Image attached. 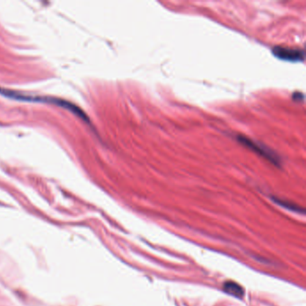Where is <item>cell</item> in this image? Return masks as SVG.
Listing matches in <instances>:
<instances>
[{
  "label": "cell",
  "mask_w": 306,
  "mask_h": 306,
  "mask_svg": "<svg viewBox=\"0 0 306 306\" xmlns=\"http://www.w3.org/2000/svg\"><path fill=\"white\" fill-rule=\"evenodd\" d=\"M0 95H4L7 98H10L13 100L22 101V102H43V103H50L54 105L59 106L64 109H67L69 111L73 112L75 115L79 117L83 121L89 123L88 117L85 115V112L82 111L77 106L69 102L68 101L62 100L59 98L51 97V96H38V95H26L22 94L16 91L12 90L4 89L0 88Z\"/></svg>",
  "instance_id": "cell-1"
},
{
  "label": "cell",
  "mask_w": 306,
  "mask_h": 306,
  "mask_svg": "<svg viewBox=\"0 0 306 306\" xmlns=\"http://www.w3.org/2000/svg\"><path fill=\"white\" fill-rule=\"evenodd\" d=\"M236 139L241 145H243L245 148L253 150L254 152L258 153L259 155L262 156L264 158L267 159L268 161L272 163L276 166L281 165V158H280V155L274 152L272 149L268 148L267 146H265L261 143L254 141L253 139L242 136V135H238Z\"/></svg>",
  "instance_id": "cell-2"
},
{
  "label": "cell",
  "mask_w": 306,
  "mask_h": 306,
  "mask_svg": "<svg viewBox=\"0 0 306 306\" xmlns=\"http://www.w3.org/2000/svg\"><path fill=\"white\" fill-rule=\"evenodd\" d=\"M274 201L277 203V204H279L280 206H284L285 208H287V209H290V210H293V211H299L300 212V207H298V206L295 205V204H293V203H291V202H287V201H281L280 199H274Z\"/></svg>",
  "instance_id": "cell-5"
},
{
  "label": "cell",
  "mask_w": 306,
  "mask_h": 306,
  "mask_svg": "<svg viewBox=\"0 0 306 306\" xmlns=\"http://www.w3.org/2000/svg\"><path fill=\"white\" fill-rule=\"evenodd\" d=\"M293 99L295 101H304L305 100V95L302 93H295L293 95Z\"/></svg>",
  "instance_id": "cell-6"
},
{
  "label": "cell",
  "mask_w": 306,
  "mask_h": 306,
  "mask_svg": "<svg viewBox=\"0 0 306 306\" xmlns=\"http://www.w3.org/2000/svg\"><path fill=\"white\" fill-rule=\"evenodd\" d=\"M224 290L227 294L235 296V297L241 298L243 296V287L234 282H231V281L226 282L224 285Z\"/></svg>",
  "instance_id": "cell-4"
},
{
  "label": "cell",
  "mask_w": 306,
  "mask_h": 306,
  "mask_svg": "<svg viewBox=\"0 0 306 306\" xmlns=\"http://www.w3.org/2000/svg\"><path fill=\"white\" fill-rule=\"evenodd\" d=\"M272 52L275 57L289 62H303L306 58L305 51L299 49L276 46L272 49Z\"/></svg>",
  "instance_id": "cell-3"
}]
</instances>
